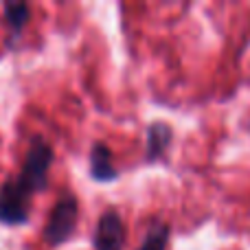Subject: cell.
Segmentation results:
<instances>
[{
  "label": "cell",
  "mask_w": 250,
  "mask_h": 250,
  "mask_svg": "<svg viewBox=\"0 0 250 250\" xmlns=\"http://www.w3.org/2000/svg\"><path fill=\"white\" fill-rule=\"evenodd\" d=\"M4 22L11 26L13 33H20L29 22V4L24 2H7L4 4Z\"/></svg>",
  "instance_id": "obj_7"
},
{
  "label": "cell",
  "mask_w": 250,
  "mask_h": 250,
  "mask_svg": "<svg viewBox=\"0 0 250 250\" xmlns=\"http://www.w3.org/2000/svg\"><path fill=\"white\" fill-rule=\"evenodd\" d=\"M125 226L117 211H105L95 230V250H123Z\"/></svg>",
  "instance_id": "obj_3"
},
{
  "label": "cell",
  "mask_w": 250,
  "mask_h": 250,
  "mask_svg": "<svg viewBox=\"0 0 250 250\" xmlns=\"http://www.w3.org/2000/svg\"><path fill=\"white\" fill-rule=\"evenodd\" d=\"M53 165V147L42 138H35L26 151L22 171L0 187V222L9 226L24 224L29 220V198L33 191L46 187V173Z\"/></svg>",
  "instance_id": "obj_1"
},
{
  "label": "cell",
  "mask_w": 250,
  "mask_h": 250,
  "mask_svg": "<svg viewBox=\"0 0 250 250\" xmlns=\"http://www.w3.org/2000/svg\"><path fill=\"white\" fill-rule=\"evenodd\" d=\"M169 244V226L165 222H156L151 229H147V235L138 250H167Z\"/></svg>",
  "instance_id": "obj_6"
},
{
  "label": "cell",
  "mask_w": 250,
  "mask_h": 250,
  "mask_svg": "<svg viewBox=\"0 0 250 250\" xmlns=\"http://www.w3.org/2000/svg\"><path fill=\"white\" fill-rule=\"evenodd\" d=\"M173 136V129L167 123H151L147 127V160H156L165 154Z\"/></svg>",
  "instance_id": "obj_5"
},
{
  "label": "cell",
  "mask_w": 250,
  "mask_h": 250,
  "mask_svg": "<svg viewBox=\"0 0 250 250\" xmlns=\"http://www.w3.org/2000/svg\"><path fill=\"white\" fill-rule=\"evenodd\" d=\"M77 215H79L77 198L73 193L62 195L55 202V207L51 208L46 229H44V239H46L48 246H60L73 235L75 224H77Z\"/></svg>",
  "instance_id": "obj_2"
},
{
  "label": "cell",
  "mask_w": 250,
  "mask_h": 250,
  "mask_svg": "<svg viewBox=\"0 0 250 250\" xmlns=\"http://www.w3.org/2000/svg\"><path fill=\"white\" fill-rule=\"evenodd\" d=\"M90 176L99 182H108L117 178V169L112 165V154H110L108 145L104 143H95L90 151Z\"/></svg>",
  "instance_id": "obj_4"
}]
</instances>
